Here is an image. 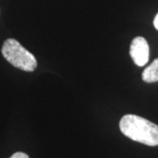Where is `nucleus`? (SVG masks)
<instances>
[{
	"mask_svg": "<svg viewBox=\"0 0 158 158\" xmlns=\"http://www.w3.org/2000/svg\"><path fill=\"white\" fill-rule=\"evenodd\" d=\"M122 134L133 141L148 146L158 145V126L135 114L124 115L119 121Z\"/></svg>",
	"mask_w": 158,
	"mask_h": 158,
	"instance_id": "obj_1",
	"label": "nucleus"
},
{
	"mask_svg": "<svg viewBox=\"0 0 158 158\" xmlns=\"http://www.w3.org/2000/svg\"><path fill=\"white\" fill-rule=\"evenodd\" d=\"M130 56L137 66H144L148 61L149 48L147 40L138 36L132 40L130 46Z\"/></svg>",
	"mask_w": 158,
	"mask_h": 158,
	"instance_id": "obj_3",
	"label": "nucleus"
},
{
	"mask_svg": "<svg viewBox=\"0 0 158 158\" xmlns=\"http://www.w3.org/2000/svg\"><path fill=\"white\" fill-rule=\"evenodd\" d=\"M1 51L6 61L15 68L32 72L37 67V61L34 55L27 50L16 40H6Z\"/></svg>",
	"mask_w": 158,
	"mask_h": 158,
	"instance_id": "obj_2",
	"label": "nucleus"
},
{
	"mask_svg": "<svg viewBox=\"0 0 158 158\" xmlns=\"http://www.w3.org/2000/svg\"><path fill=\"white\" fill-rule=\"evenodd\" d=\"M141 78L146 83L158 82V58L143 70Z\"/></svg>",
	"mask_w": 158,
	"mask_h": 158,
	"instance_id": "obj_4",
	"label": "nucleus"
},
{
	"mask_svg": "<svg viewBox=\"0 0 158 158\" xmlns=\"http://www.w3.org/2000/svg\"><path fill=\"white\" fill-rule=\"evenodd\" d=\"M10 158H29V156L23 152H17L13 154Z\"/></svg>",
	"mask_w": 158,
	"mask_h": 158,
	"instance_id": "obj_5",
	"label": "nucleus"
},
{
	"mask_svg": "<svg viewBox=\"0 0 158 158\" xmlns=\"http://www.w3.org/2000/svg\"><path fill=\"white\" fill-rule=\"evenodd\" d=\"M154 26L158 30V13L156 15V17L154 19Z\"/></svg>",
	"mask_w": 158,
	"mask_h": 158,
	"instance_id": "obj_6",
	"label": "nucleus"
}]
</instances>
